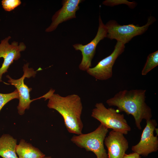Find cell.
<instances>
[{"label": "cell", "mask_w": 158, "mask_h": 158, "mask_svg": "<svg viewBox=\"0 0 158 158\" xmlns=\"http://www.w3.org/2000/svg\"><path fill=\"white\" fill-rule=\"evenodd\" d=\"M123 158H141V157L140 155L138 153L133 152L128 154L125 153Z\"/></svg>", "instance_id": "ac0fdd59"}, {"label": "cell", "mask_w": 158, "mask_h": 158, "mask_svg": "<svg viewBox=\"0 0 158 158\" xmlns=\"http://www.w3.org/2000/svg\"></svg>", "instance_id": "ffe728a7"}, {"label": "cell", "mask_w": 158, "mask_h": 158, "mask_svg": "<svg viewBox=\"0 0 158 158\" xmlns=\"http://www.w3.org/2000/svg\"><path fill=\"white\" fill-rule=\"evenodd\" d=\"M29 63L25 64L23 67L24 74L21 77L17 79H12L9 75L6 77L9 80L8 82L10 84L15 86L17 90L19 95V103L17 107L18 112L19 115H23L26 109H28L31 103L34 100L30 99V92L32 90L24 83L25 78H29L31 77H35L37 73L32 68H29Z\"/></svg>", "instance_id": "8992f818"}, {"label": "cell", "mask_w": 158, "mask_h": 158, "mask_svg": "<svg viewBox=\"0 0 158 158\" xmlns=\"http://www.w3.org/2000/svg\"><path fill=\"white\" fill-rule=\"evenodd\" d=\"M52 89L41 98L48 99V107L57 111L63 118L68 131L77 135L82 133L83 124L81 119L83 105L80 97L75 94L65 97L54 93Z\"/></svg>", "instance_id": "6da1fadb"}, {"label": "cell", "mask_w": 158, "mask_h": 158, "mask_svg": "<svg viewBox=\"0 0 158 158\" xmlns=\"http://www.w3.org/2000/svg\"><path fill=\"white\" fill-rule=\"evenodd\" d=\"M42 158H52L51 157V156H44V157Z\"/></svg>", "instance_id": "d6986e66"}, {"label": "cell", "mask_w": 158, "mask_h": 158, "mask_svg": "<svg viewBox=\"0 0 158 158\" xmlns=\"http://www.w3.org/2000/svg\"><path fill=\"white\" fill-rule=\"evenodd\" d=\"M154 20V18L150 16L147 23L141 27L132 24L121 25L115 20H110L105 25L107 32L106 37L116 39L125 44L134 37L144 33Z\"/></svg>", "instance_id": "5b68a950"}, {"label": "cell", "mask_w": 158, "mask_h": 158, "mask_svg": "<svg viewBox=\"0 0 158 158\" xmlns=\"http://www.w3.org/2000/svg\"><path fill=\"white\" fill-rule=\"evenodd\" d=\"M95 107L92 111L91 116L107 128L125 135L131 130L123 114L118 113L113 108H107L102 102L96 103Z\"/></svg>", "instance_id": "277c9868"}, {"label": "cell", "mask_w": 158, "mask_h": 158, "mask_svg": "<svg viewBox=\"0 0 158 158\" xmlns=\"http://www.w3.org/2000/svg\"><path fill=\"white\" fill-rule=\"evenodd\" d=\"M15 99H19L18 93L16 89L13 92L9 93H0V111L7 103Z\"/></svg>", "instance_id": "2e32d148"}, {"label": "cell", "mask_w": 158, "mask_h": 158, "mask_svg": "<svg viewBox=\"0 0 158 158\" xmlns=\"http://www.w3.org/2000/svg\"><path fill=\"white\" fill-rule=\"evenodd\" d=\"M123 134L112 130L106 137L104 143L108 151V158H123L128 148V142Z\"/></svg>", "instance_id": "7c38bea8"}, {"label": "cell", "mask_w": 158, "mask_h": 158, "mask_svg": "<svg viewBox=\"0 0 158 158\" xmlns=\"http://www.w3.org/2000/svg\"><path fill=\"white\" fill-rule=\"evenodd\" d=\"M108 132V129L100 124L91 132L73 136L71 141L78 147L92 152L97 158H108L104 146V140Z\"/></svg>", "instance_id": "3957f363"}, {"label": "cell", "mask_w": 158, "mask_h": 158, "mask_svg": "<svg viewBox=\"0 0 158 158\" xmlns=\"http://www.w3.org/2000/svg\"><path fill=\"white\" fill-rule=\"evenodd\" d=\"M82 0H63L62 7L57 11L52 18V22L45 30L47 32L55 30L59 25L66 21L76 17L75 13L79 9V5Z\"/></svg>", "instance_id": "8fae6325"}, {"label": "cell", "mask_w": 158, "mask_h": 158, "mask_svg": "<svg viewBox=\"0 0 158 158\" xmlns=\"http://www.w3.org/2000/svg\"><path fill=\"white\" fill-rule=\"evenodd\" d=\"M124 44L117 41L113 52L109 55L99 61L93 68L86 71L90 75L99 80H105L112 76V68L116 59L124 51Z\"/></svg>", "instance_id": "52a82bcc"}, {"label": "cell", "mask_w": 158, "mask_h": 158, "mask_svg": "<svg viewBox=\"0 0 158 158\" xmlns=\"http://www.w3.org/2000/svg\"><path fill=\"white\" fill-rule=\"evenodd\" d=\"M158 65V51H157L148 56L146 62L141 71L142 75H146Z\"/></svg>", "instance_id": "9a60e30c"}, {"label": "cell", "mask_w": 158, "mask_h": 158, "mask_svg": "<svg viewBox=\"0 0 158 158\" xmlns=\"http://www.w3.org/2000/svg\"><path fill=\"white\" fill-rule=\"evenodd\" d=\"M146 122V125L142 132L140 141L131 147L133 152L144 156L156 152L158 150V138L154 135L157 123L155 120L152 119Z\"/></svg>", "instance_id": "9c48e42d"}, {"label": "cell", "mask_w": 158, "mask_h": 158, "mask_svg": "<svg viewBox=\"0 0 158 158\" xmlns=\"http://www.w3.org/2000/svg\"><path fill=\"white\" fill-rule=\"evenodd\" d=\"M99 20V26L97 32L92 41L85 45L81 44H76L73 45L76 50H79L81 52L82 59L79 68L82 71H86L91 67L92 61L95 54L97 46L100 41L106 37L107 29L100 16Z\"/></svg>", "instance_id": "ba28073f"}, {"label": "cell", "mask_w": 158, "mask_h": 158, "mask_svg": "<svg viewBox=\"0 0 158 158\" xmlns=\"http://www.w3.org/2000/svg\"><path fill=\"white\" fill-rule=\"evenodd\" d=\"M11 38V36H8L2 40L0 43V58L4 59L0 68V82L2 81L3 75L8 72V69L14 60L20 58V52L26 48V45L22 42L19 44L14 41L10 44L9 41Z\"/></svg>", "instance_id": "30bf717a"}, {"label": "cell", "mask_w": 158, "mask_h": 158, "mask_svg": "<svg viewBox=\"0 0 158 158\" xmlns=\"http://www.w3.org/2000/svg\"><path fill=\"white\" fill-rule=\"evenodd\" d=\"M18 158H42L45 156L39 149L21 139L16 148Z\"/></svg>", "instance_id": "5bb4252c"}, {"label": "cell", "mask_w": 158, "mask_h": 158, "mask_svg": "<svg viewBox=\"0 0 158 158\" xmlns=\"http://www.w3.org/2000/svg\"><path fill=\"white\" fill-rule=\"evenodd\" d=\"M17 140L8 134L0 137V156L3 158H18L16 152Z\"/></svg>", "instance_id": "4fadbf2b"}, {"label": "cell", "mask_w": 158, "mask_h": 158, "mask_svg": "<svg viewBox=\"0 0 158 158\" xmlns=\"http://www.w3.org/2000/svg\"><path fill=\"white\" fill-rule=\"evenodd\" d=\"M1 2L3 9L7 11L13 10L21 3L20 0H3Z\"/></svg>", "instance_id": "e0dca14e"}, {"label": "cell", "mask_w": 158, "mask_h": 158, "mask_svg": "<svg viewBox=\"0 0 158 158\" xmlns=\"http://www.w3.org/2000/svg\"><path fill=\"white\" fill-rule=\"evenodd\" d=\"M146 92V90L142 89L121 90L107 100L106 103L117 107L120 111L132 115L136 126L141 130L142 120L147 121L152 117L151 109L145 102Z\"/></svg>", "instance_id": "7a4b0ae2"}]
</instances>
